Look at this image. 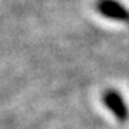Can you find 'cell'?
Masks as SVG:
<instances>
[{
	"label": "cell",
	"mask_w": 129,
	"mask_h": 129,
	"mask_svg": "<svg viewBox=\"0 0 129 129\" xmlns=\"http://www.w3.org/2000/svg\"><path fill=\"white\" fill-rule=\"evenodd\" d=\"M103 103L106 105V108L116 116V119L120 122L129 119V109L126 103H125L123 98L120 96V93L115 89H108L103 92Z\"/></svg>",
	"instance_id": "1"
},
{
	"label": "cell",
	"mask_w": 129,
	"mask_h": 129,
	"mask_svg": "<svg viewBox=\"0 0 129 129\" xmlns=\"http://www.w3.org/2000/svg\"><path fill=\"white\" fill-rule=\"evenodd\" d=\"M96 10L112 20H129V10L116 0H98Z\"/></svg>",
	"instance_id": "2"
}]
</instances>
